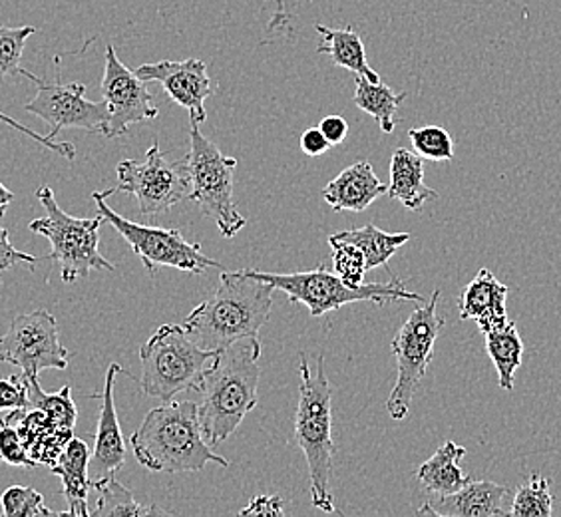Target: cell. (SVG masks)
Here are the masks:
<instances>
[{
  "label": "cell",
  "instance_id": "1",
  "mask_svg": "<svg viewBox=\"0 0 561 517\" xmlns=\"http://www.w3.org/2000/svg\"><path fill=\"white\" fill-rule=\"evenodd\" d=\"M261 353V341L239 338L233 345L217 351L216 358L204 370L197 387L202 399L197 414L204 436L214 448L226 443L257 406Z\"/></svg>",
  "mask_w": 561,
  "mask_h": 517
},
{
  "label": "cell",
  "instance_id": "2",
  "mask_svg": "<svg viewBox=\"0 0 561 517\" xmlns=\"http://www.w3.org/2000/svg\"><path fill=\"white\" fill-rule=\"evenodd\" d=\"M273 285L243 271L221 273L216 291L187 314L184 329L207 351H221L239 338L260 341L261 326L273 309Z\"/></svg>",
  "mask_w": 561,
  "mask_h": 517
},
{
  "label": "cell",
  "instance_id": "3",
  "mask_svg": "<svg viewBox=\"0 0 561 517\" xmlns=\"http://www.w3.org/2000/svg\"><path fill=\"white\" fill-rule=\"evenodd\" d=\"M136 460L151 472H199L207 463L227 468L229 462L207 443L197 404L172 400L151 409L130 438Z\"/></svg>",
  "mask_w": 561,
  "mask_h": 517
},
{
  "label": "cell",
  "instance_id": "4",
  "mask_svg": "<svg viewBox=\"0 0 561 517\" xmlns=\"http://www.w3.org/2000/svg\"><path fill=\"white\" fill-rule=\"evenodd\" d=\"M301 387L299 404L295 412V440L301 448L311 480V499L317 509L324 514L335 512V497L331 492V472H333V390L324 375V358L319 356L317 370H311L305 355L299 363Z\"/></svg>",
  "mask_w": 561,
  "mask_h": 517
},
{
  "label": "cell",
  "instance_id": "5",
  "mask_svg": "<svg viewBox=\"0 0 561 517\" xmlns=\"http://www.w3.org/2000/svg\"><path fill=\"white\" fill-rule=\"evenodd\" d=\"M243 273L270 283L275 291L279 289L285 292L289 301L301 302L314 319L351 302L368 301L378 307H385L387 301L424 302V297L409 291L404 280L399 277H392L389 283H363L360 287H348L335 271L327 269L324 263L317 269L301 273H263L249 269H243Z\"/></svg>",
  "mask_w": 561,
  "mask_h": 517
},
{
  "label": "cell",
  "instance_id": "6",
  "mask_svg": "<svg viewBox=\"0 0 561 517\" xmlns=\"http://www.w3.org/2000/svg\"><path fill=\"white\" fill-rule=\"evenodd\" d=\"M216 356L217 351L197 345L184 324H162L140 346L141 392L172 402L185 390H197L204 370Z\"/></svg>",
  "mask_w": 561,
  "mask_h": 517
},
{
  "label": "cell",
  "instance_id": "7",
  "mask_svg": "<svg viewBox=\"0 0 561 517\" xmlns=\"http://www.w3.org/2000/svg\"><path fill=\"white\" fill-rule=\"evenodd\" d=\"M36 199L43 205L46 217L31 221L28 229L50 241L53 251L44 258L60 263L65 283L87 279L90 271H116L114 263L102 257L98 249L100 226L104 223V217L100 214L90 219L68 216L56 204L55 192L46 185L36 192Z\"/></svg>",
  "mask_w": 561,
  "mask_h": 517
},
{
  "label": "cell",
  "instance_id": "8",
  "mask_svg": "<svg viewBox=\"0 0 561 517\" xmlns=\"http://www.w3.org/2000/svg\"><path fill=\"white\" fill-rule=\"evenodd\" d=\"M190 173H192V199L204 216L216 223L219 233L233 239L248 219L239 214L233 202V173L238 168L236 158L224 156L216 143L207 140L199 126L190 129Z\"/></svg>",
  "mask_w": 561,
  "mask_h": 517
},
{
  "label": "cell",
  "instance_id": "9",
  "mask_svg": "<svg viewBox=\"0 0 561 517\" xmlns=\"http://www.w3.org/2000/svg\"><path fill=\"white\" fill-rule=\"evenodd\" d=\"M440 289H434L428 301L422 302L409 321L394 334L390 348L397 356V384L387 400L392 421H404L411 410L412 397L421 387L422 378L431 367L436 338L443 331V317L438 314Z\"/></svg>",
  "mask_w": 561,
  "mask_h": 517
},
{
  "label": "cell",
  "instance_id": "10",
  "mask_svg": "<svg viewBox=\"0 0 561 517\" xmlns=\"http://www.w3.org/2000/svg\"><path fill=\"white\" fill-rule=\"evenodd\" d=\"M114 194H116V189L92 194L98 214L104 217V221L114 227L119 235L128 241L131 251L138 255L141 265L150 271L151 275L160 267H175V269L185 271L190 275H202L209 267H221V263L204 255L199 243H187L180 229L140 226L126 217L118 216L106 204V197Z\"/></svg>",
  "mask_w": 561,
  "mask_h": 517
},
{
  "label": "cell",
  "instance_id": "11",
  "mask_svg": "<svg viewBox=\"0 0 561 517\" xmlns=\"http://www.w3.org/2000/svg\"><path fill=\"white\" fill-rule=\"evenodd\" d=\"M116 173V192L134 195L144 217L160 216L192 194V173L187 156L170 162L160 150L158 140H153L141 162L122 160Z\"/></svg>",
  "mask_w": 561,
  "mask_h": 517
},
{
  "label": "cell",
  "instance_id": "12",
  "mask_svg": "<svg viewBox=\"0 0 561 517\" xmlns=\"http://www.w3.org/2000/svg\"><path fill=\"white\" fill-rule=\"evenodd\" d=\"M68 360L56 319L44 309L16 317L0 336V363L21 368L26 378H38L46 368L65 370Z\"/></svg>",
  "mask_w": 561,
  "mask_h": 517
},
{
  "label": "cell",
  "instance_id": "13",
  "mask_svg": "<svg viewBox=\"0 0 561 517\" xmlns=\"http://www.w3.org/2000/svg\"><path fill=\"white\" fill-rule=\"evenodd\" d=\"M21 74L26 76L34 82L38 90L36 96L24 106L28 114L50 124V138L65 128H80L106 136L110 126V108L106 102H92L87 100V87L80 82L62 84L60 80L46 82L44 78L34 76L33 72L22 70Z\"/></svg>",
  "mask_w": 561,
  "mask_h": 517
},
{
  "label": "cell",
  "instance_id": "14",
  "mask_svg": "<svg viewBox=\"0 0 561 517\" xmlns=\"http://www.w3.org/2000/svg\"><path fill=\"white\" fill-rule=\"evenodd\" d=\"M148 82L131 72L116 55V48L106 46V66L102 76V96L110 108V126L106 138L128 134L131 124L150 122L160 116L153 96L146 88Z\"/></svg>",
  "mask_w": 561,
  "mask_h": 517
},
{
  "label": "cell",
  "instance_id": "15",
  "mask_svg": "<svg viewBox=\"0 0 561 517\" xmlns=\"http://www.w3.org/2000/svg\"><path fill=\"white\" fill-rule=\"evenodd\" d=\"M144 82H160L163 92L178 106L187 110L192 126L207 119L206 100L216 94V82L207 74L206 62L199 58L187 60H160L153 65H141L134 70Z\"/></svg>",
  "mask_w": 561,
  "mask_h": 517
},
{
  "label": "cell",
  "instance_id": "16",
  "mask_svg": "<svg viewBox=\"0 0 561 517\" xmlns=\"http://www.w3.org/2000/svg\"><path fill=\"white\" fill-rule=\"evenodd\" d=\"M118 375H128L122 370L118 363H112L106 370V380H104V390H102V406H100V416H98L96 444L94 452L90 456V482L106 478L126 462V444L119 428L118 414H116V402H114V382Z\"/></svg>",
  "mask_w": 561,
  "mask_h": 517
},
{
  "label": "cell",
  "instance_id": "17",
  "mask_svg": "<svg viewBox=\"0 0 561 517\" xmlns=\"http://www.w3.org/2000/svg\"><path fill=\"white\" fill-rule=\"evenodd\" d=\"M507 487L496 482H468L450 496H443L438 502H424L419 514L446 517H506L510 509H504Z\"/></svg>",
  "mask_w": 561,
  "mask_h": 517
},
{
  "label": "cell",
  "instance_id": "18",
  "mask_svg": "<svg viewBox=\"0 0 561 517\" xmlns=\"http://www.w3.org/2000/svg\"><path fill=\"white\" fill-rule=\"evenodd\" d=\"M507 289L504 283L496 279L490 269H480L474 279L466 285L460 295V319L474 321L478 329L486 334L488 331L507 323Z\"/></svg>",
  "mask_w": 561,
  "mask_h": 517
},
{
  "label": "cell",
  "instance_id": "19",
  "mask_svg": "<svg viewBox=\"0 0 561 517\" xmlns=\"http://www.w3.org/2000/svg\"><path fill=\"white\" fill-rule=\"evenodd\" d=\"M2 422L12 424L19 430L22 443L36 463L53 466L65 450L66 444L75 438V430L62 428L38 409H28L24 412L14 410L4 416Z\"/></svg>",
  "mask_w": 561,
  "mask_h": 517
},
{
  "label": "cell",
  "instance_id": "20",
  "mask_svg": "<svg viewBox=\"0 0 561 517\" xmlns=\"http://www.w3.org/2000/svg\"><path fill=\"white\" fill-rule=\"evenodd\" d=\"M387 194V185L378 180L368 162H356L339 173L333 182L323 187V199L333 211L363 214L380 195Z\"/></svg>",
  "mask_w": 561,
  "mask_h": 517
},
{
  "label": "cell",
  "instance_id": "21",
  "mask_svg": "<svg viewBox=\"0 0 561 517\" xmlns=\"http://www.w3.org/2000/svg\"><path fill=\"white\" fill-rule=\"evenodd\" d=\"M90 448L84 440L72 438L66 444L65 450L58 456L50 468L53 474L58 475L62 480V494L68 502V516L90 517L88 509V492L92 487L90 482Z\"/></svg>",
  "mask_w": 561,
  "mask_h": 517
},
{
  "label": "cell",
  "instance_id": "22",
  "mask_svg": "<svg viewBox=\"0 0 561 517\" xmlns=\"http://www.w3.org/2000/svg\"><path fill=\"white\" fill-rule=\"evenodd\" d=\"M387 194L411 211H419L424 202L438 199V192L424 184V160L404 148L392 153Z\"/></svg>",
  "mask_w": 561,
  "mask_h": 517
},
{
  "label": "cell",
  "instance_id": "23",
  "mask_svg": "<svg viewBox=\"0 0 561 517\" xmlns=\"http://www.w3.org/2000/svg\"><path fill=\"white\" fill-rule=\"evenodd\" d=\"M465 456L466 448L448 440L434 452L431 460H426L419 468V482L424 485L426 492L438 497L450 496L454 492L462 490L470 482V478L460 468V460Z\"/></svg>",
  "mask_w": 561,
  "mask_h": 517
},
{
  "label": "cell",
  "instance_id": "24",
  "mask_svg": "<svg viewBox=\"0 0 561 517\" xmlns=\"http://www.w3.org/2000/svg\"><path fill=\"white\" fill-rule=\"evenodd\" d=\"M317 33L323 38V43L317 48L319 55L329 56L333 65L351 70L356 76H365L370 82H380V76L368 65L365 44L353 31V26L329 28L323 24H317Z\"/></svg>",
  "mask_w": 561,
  "mask_h": 517
},
{
  "label": "cell",
  "instance_id": "25",
  "mask_svg": "<svg viewBox=\"0 0 561 517\" xmlns=\"http://www.w3.org/2000/svg\"><path fill=\"white\" fill-rule=\"evenodd\" d=\"M409 241H411V233H407V231L389 233V231H382L370 223L360 229L339 231L329 238V243H351L356 249H360V253L365 255L368 271L387 265L389 258Z\"/></svg>",
  "mask_w": 561,
  "mask_h": 517
},
{
  "label": "cell",
  "instance_id": "26",
  "mask_svg": "<svg viewBox=\"0 0 561 517\" xmlns=\"http://www.w3.org/2000/svg\"><path fill=\"white\" fill-rule=\"evenodd\" d=\"M488 356L492 358L497 370V382L502 390H514L516 370L524 363V343L519 338L514 321H507L486 333Z\"/></svg>",
  "mask_w": 561,
  "mask_h": 517
},
{
  "label": "cell",
  "instance_id": "27",
  "mask_svg": "<svg viewBox=\"0 0 561 517\" xmlns=\"http://www.w3.org/2000/svg\"><path fill=\"white\" fill-rule=\"evenodd\" d=\"M355 87L356 108L377 119L382 134H392L399 124L397 110L407 100V92L394 94L392 88L382 82H370L365 76H356Z\"/></svg>",
  "mask_w": 561,
  "mask_h": 517
},
{
  "label": "cell",
  "instance_id": "28",
  "mask_svg": "<svg viewBox=\"0 0 561 517\" xmlns=\"http://www.w3.org/2000/svg\"><path fill=\"white\" fill-rule=\"evenodd\" d=\"M92 487L98 492L96 507L90 512L92 517L168 516L160 507L138 504L130 490L119 484L114 474L92 480Z\"/></svg>",
  "mask_w": 561,
  "mask_h": 517
},
{
  "label": "cell",
  "instance_id": "29",
  "mask_svg": "<svg viewBox=\"0 0 561 517\" xmlns=\"http://www.w3.org/2000/svg\"><path fill=\"white\" fill-rule=\"evenodd\" d=\"M26 384H28L31 409L43 410L44 414H48L62 428L75 430L78 410H76L75 400H72V388L65 387L56 394H46L43 387H41V382H38V378H26Z\"/></svg>",
  "mask_w": 561,
  "mask_h": 517
},
{
  "label": "cell",
  "instance_id": "30",
  "mask_svg": "<svg viewBox=\"0 0 561 517\" xmlns=\"http://www.w3.org/2000/svg\"><path fill=\"white\" fill-rule=\"evenodd\" d=\"M553 514V497L550 482L538 474L529 475L528 484L519 485L510 507L512 517H550Z\"/></svg>",
  "mask_w": 561,
  "mask_h": 517
},
{
  "label": "cell",
  "instance_id": "31",
  "mask_svg": "<svg viewBox=\"0 0 561 517\" xmlns=\"http://www.w3.org/2000/svg\"><path fill=\"white\" fill-rule=\"evenodd\" d=\"M0 506L4 517L68 516L66 512H53L44 506L43 494L28 485L9 487L0 496Z\"/></svg>",
  "mask_w": 561,
  "mask_h": 517
},
{
  "label": "cell",
  "instance_id": "32",
  "mask_svg": "<svg viewBox=\"0 0 561 517\" xmlns=\"http://www.w3.org/2000/svg\"><path fill=\"white\" fill-rule=\"evenodd\" d=\"M412 148L422 160L450 162L454 160L453 136L440 126H424L409 131Z\"/></svg>",
  "mask_w": 561,
  "mask_h": 517
},
{
  "label": "cell",
  "instance_id": "33",
  "mask_svg": "<svg viewBox=\"0 0 561 517\" xmlns=\"http://www.w3.org/2000/svg\"><path fill=\"white\" fill-rule=\"evenodd\" d=\"M34 33V26H0V80L21 74L22 53Z\"/></svg>",
  "mask_w": 561,
  "mask_h": 517
},
{
  "label": "cell",
  "instance_id": "34",
  "mask_svg": "<svg viewBox=\"0 0 561 517\" xmlns=\"http://www.w3.org/2000/svg\"><path fill=\"white\" fill-rule=\"evenodd\" d=\"M333 248V267L348 287H360L367 275V263L360 249L351 243H329Z\"/></svg>",
  "mask_w": 561,
  "mask_h": 517
},
{
  "label": "cell",
  "instance_id": "35",
  "mask_svg": "<svg viewBox=\"0 0 561 517\" xmlns=\"http://www.w3.org/2000/svg\"><path fill=\"white\" fill-rule=\"evenodd\" d=\"M0 462L19 468H34L36 462L31 458L26 446L22 443L21 434L7 422L0 421Z\"/></svg>",
  "mask_w": 561,
  "mask_h": 517
},
{
  "label": "cell",
  "instance_id": "36",
  "mask_svg": "<svg viewBox=\"0 0 561 517\" xmlns=\"http://www.w3.org/2000/svg\"><path fill=\"white\" fill-rule=\"evenodd\" d=\"M31 409V400H28V384L24 375H12L9 378L0 380V412L7 410H24Z\"/></svg>",
  "mask_w": 561,
  "mask_h": 517
},
{
  "label": "cell",
  "instance_id": "37",
  "mask_svg": "<svg viewBox=\"0 0 561 517\" xmlns=\"http://www.w3.org/2000/svg\"><path fill=\"white\" fill-rule=\"evenodd\" d=\"M0 122H4V124L11 126V128L19 129L22 134H26L28 138H33V140L38 141V143H43L44 148L56 151L58 156H62V158L70 160V162L76 158V148L72 143H68V141H55L50 136H41V134H36L34 129L22 126L21 122L12 119L11 116H7V114H2V112H0Z\"/></svg>",
  "mask_w": 561,
  "mask_h": 517
},
{
  "label": "cell",
  "instance_id": "38",
  "mask_svg": "<svg viewBox=\"0 0 561 517\" xmlns=\"http://www.w3.org/2000/svg\"><path fill=\"white\" fill-rule=\"evenodd\" d=\"M41 261H44V257H34V255L22 253L19 249L12 248V243L9 241V231L0 226V271H9L19 263H26V265L34 267Z\"/></svg>",
  "mask_w": 561,
  "mask_h": 517
},
{
  "label": "cell",
  "instance_id": "39",
  "mask_svg": "<svg viewBox=\"0 0 561 517\" xmlns=\"http://www.w3.org/2000/svg\"><path fill=\"white\" fill-rule=\"evenodd\" d=\"M239 516L279 517L285 516V502L279 496H257L249 506L239 512Z\"/></svg>",
  "mask_w": 561,
  "mask_h": 517
},
{
  "label": "cell",
  "instance_id": "40",
  "mask_svg": "<svg viewBox=\"0 0 561 517\" xmlns=\"http://www.w3.org/2000/svg\"><path fill=\"white\" fill-rule=\"evenodd\" d=\"M302 153L317 158V156H323L327 151L331 150L333 146L329 143V140L324 138L323 131L319 128L305 129L301 134V140H299Z\"/></svg>",
  "mask_w": 561,
  "mask_h": 517
},
{
  "label": "cell",
  "instance_id": "41",
  "mask_svg": "<svg viewBox=\"0 0 561 517\" xmlns=\"http://www.w3.org/2000/svg\"><path fill=\"white\" fill-rule=\"evenodd\" d=\"M319 129L323 131L324 138L329 140L331 146L343 143L346 136H348V124H346V119L343 116H327V118L321 119Z\"/></svg>",
  "mask_w": 561,
  "mask_h": 517
},
{
  "label": "cell",
  "instance_id": "42",
  "mask_svg": "<svg viewBox=\"0 0 561 517\" xmlns=\"http://www.w3.org/2000/svg\"><path fill=\"white\" fill-rule=\"evenodd\" d=\"M12 199H14V194H12L11 189H7L4 184L0 182V217L7 214L9 205L12 204Z\"/></svg>",
  "mask_w": 561,
  "mask_h": 517
}]
</instances>
